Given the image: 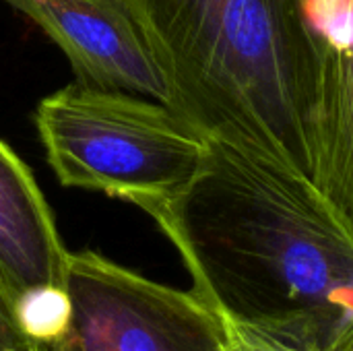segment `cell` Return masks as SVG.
<instances>
[{
	"instance_id": "obj_3",
	"label": "cell",
	"mask_w": 353,
	"mask_h": 351,
	"mask_svg": "<svg viewBox=\"0 0 353 351\" xmlns=\"http://www.w3.org/2000/svg\"><path fill=\"white\" fill-rule=\"evenodd\" d=\"M33 120L62 186L103 192L145 213L188 184L207 149V139L165 103L79 81L46 95Z\"/></svg>"
},
{
	"instance_id": "obj_5",
	"label": "cell",
	"mask_w": 353,
	"mask_h": 351,
	"mask_svg": "<svg viewBox=\"0 0 353 351\" xmlns=\"http://www.w3.org/2000/svg\"><path fill=\"white\" fill-rule=\"evenodd\" d=\"M37 25L68 58L79 83L165 103V83L118 0H2Z\"/></svg>"
},
{
	"instance_id": "obj_4",
	"label": "cell",
	"mask_w": 353,
	"mask_h": 351,
	"mask_svg": "<svg viewBox=\"0 0 353 351\" xmlns=\"http://www.w3.org/2000/svg\"><path fill=\"white\" fill-rule=\"evenodd\" d=\"M72 323L46 351H225L223 319L194 292L151 281L93 250L68 252Z\"/></svg>"
},
{
	"instance_id": "obj_11",
	"label": "cell",
	"mask_w": 353,
	"mask_h": 351,
	"mask_svg": "<svg viewBox=\"0 0 353 351\" xmlns=\"http://www.w3.org/2000/svg\"><path fill=\"white\" fill-rule=\"evenodd\" d=\"M341 2H347V0H341ZM304 4H306V10H308V14H310V19L314 21L316 27H319V21H321L323 12L333 8V2L331 0H304Z\"/></svg>"
},
{
	"instance_id": "obj_1",
	"label": "cell",
	"mask_w": 353,
	"mask_h": 351,
	"mask_svg": "<svg viewBox=\"0 0 353 351\" xmlns=\"http://www.w3.org/2000/svg\"><path fill=\"white\" fill-rule=\"evenodd\" d=\"M219 317L304 351H353V228L308 176L207 141L149 211Z\"/></svg>"
},
{
	"instance_id": "obj_6",
	"label": "cell",
	"mask_w": 353,
	"mask_h": 351,
	"mask_svg": "<svg viewBox=\"0 0 353 351\" xmlns=\"http://www.w3.org/2000/svg\"><path fill=\"white\" fill-rule=\"evenodd\" d=\"M54 213L27 163L0 139V281L12 300L35 285H66Z\"/></svg>"
},
{
	"instance_id": "obj_7",
	"label": "cell",
	"mask_w": 353,
	"mask_h": 351,
	"mask_svg": "<svg viewBox=\"0 0 353 351\" xmlns=\"http://www.w3.org/2000/svg\"><path fill=\"white\" fill-rule=\"evenodd\" d=\"M312 182L353 228V0L327 60Z\"/></svg>"
},
{
	"instance_id": "obj_8",
	"label": "cell",
	"mask_w": 353,
	"mask_h": 351,
	"mask_svg": "<svg viewBox=\"0 0 353 351\" xmlns=\"http://www.w3.org/2000/svg\"><path fill=\"white\" fill-rule=\"evenodd\" d=\"M12 314L29 341L48 348L66 337L72 323V300L66 288L35 285L14 298Z\"/></svg>"
},
{
	"instance_id": "obj_10",
	"label": "cell",
	"mask_w": 353,
	"mask_h": 351,
	"mask_svg": "<svg viewBox=\"0 0 353 351\" xmlns=\"http://www.w3.org/2000/svg\"><path fill=\"white\" fill-rule=\"evenodd\" d=\"M223 327H225V351H304L269 339L230 319H223Z\"/></svg>"
},
{
	"instance_id": "obj_2",
	"label": "cell",
	"mask_w": 353,
	"mask_h": 351,
	"mask_svg": "<svg viewBox=\"0 0 353 351\" xmlns=\"http://www.w3.org/2000/svg\"><path fill=\"white\" fill-rule=\"evenodd\" d=\"M165 83V106L207 141L312 180L331 43L304 0H118Z\"/></svg>"
},
{
	"instance_id": "obj_9",
	"label": "cell",
	"mask_w": 353,
	"mask_h": 351,
	"mask_svg": "<svg viewBox=\"0 0 353 351\" xmlns=\"http://www.w3.org/2000/svg\"><path fill=\"white\" fill-rule=\"evenodd\" d=\"M14 300L0 281V351H46V348L29 341L17 327L12 314Z\"/></svg>"
}]
</instances>
